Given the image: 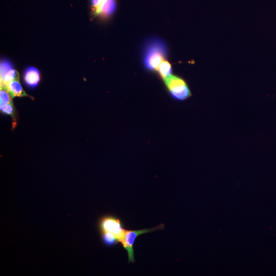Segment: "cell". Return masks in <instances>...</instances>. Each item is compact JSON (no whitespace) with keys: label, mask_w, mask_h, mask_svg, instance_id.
Wrapping results in <instances>:
<instances>
[{"label":"cell","mask_w":276,"mask_h":276,"mask_svg":"<svg viewBox=\"0 0 276 276\" xmlns=\"http://www.w3.org/2000/svg\"><path fill=\"white\" fill-rule=\"evenodd\" d=\"M144 62L150 70H158L167 55L165 43L158 39L150 40L144 48Z\"/></svg>","instance_id":"cell-1"},{"label":"cell","mask_w":276,"mask_h":276,"mask_svg":"<svg viewBox=\"0 0 276 276\" xmlns=\"http://www.w3.org/2000/svg\"><path fill=\"white\" fill-rule=\"evenodd\" d=\"M164 79L167 88L174 98L184 100L192 95L186 83L182 79L170 75Z\"/></svg>","instance_id":"cell-2"},{"label":"cell","mask_w":276,"mask_h":276,"mask_svg":"<svg viewBox=\"0 0 276 276\" xmlns=\"http://www.w3.org/2000/svg\"><path fill=\"white\" fill-rule=\"evenodd\" d=\"M163 224L159 225L155 228L143 229L138 231H128L125 232L124 243L122 244L124 249L127 251L129 263H135L134 251L133 245L137 237L141 235L158 230L163 229Z\"/></svg>","instance_id":"cell-3"},{"label":"cell","mask_w":276,"mask_h":276,"mask_svg":"<svg viewBox=\"0 0 276 276\" xmlns=\"http://www.w3.org/2000/svg\"><path fill=\"white\" fill-rule=\"evenodd\" d=\"M101 228L103 232L112 234L122 244L124 243L126 230L123 229L119 220L113 217H105L101 222Z\"/></svg>","instance_id":"cell-4"},{"label":"cell","mask_w":276,"mask_h":276,"mask_svg":"<svg viewBox=\"0 0 276 276\" xmlns=\"http://www.w3.org/2000/svg\"><path fill=\"white\" fill-rule=\"evenodd\" d=\"M1 88H5L6 85L14 80H19L18 72L13 68L11 64L7 61L1 64Z\"/></svg>","instance_id":"cell-5"},{"label":"cell","mask_w":276,"mask_h":276,"mask_svg":"<svg viewBox=\"0 0 276 276\" xmlns=\"http://www.w3.org/2000/svg\"><path fill=\"white\" fill-rule=\"evenodd\" d=\"M24 80L28 86L32 88H36L40 80L39 71L34 67L29 68L25 73Z\"/></svg>","instance_id":"cell-6"},{"label":"cell","mask_w":276,"mask_h":276,"mask_svg":"<svg viewBox=\"0 0 276 276\" xmlns=\"http://www.w3.org/2000/svg\"><path fill=\"white\" fill-rule=\"evenodd\" d=\"M4 89L9 92L12 98L23 97L27 95L22 88L19 80L12 81L6 85Z\"/></svg>","instance_id":"cell-7"},{"label":"cell","mask_w":276,"mask_h":276,"mask_svg":"<svg viewBox=\"0 0 276 276\" xmlns=\"http://www.w3.org/2000/svg\"><path fill=\"white\" fill-rule=\"evenodd\" d=\"M116 9V3L115 0H104L96 11V13L103 14L104 16H110L113 13Z\"/></svg>","instance_id":"cell-8"},{"label":"cell","mask_w":276,"mask_h":276,"mask_svg":"<svg viewBox=\"0 0 276 276\" xmlns=\"http://www.w3.org/2000/svg\"><path fill=\"white\" fill-rule=\"evenodd\" d=\"M157 70L159 72V74L161 75L163 79H165L170 76L172 71L170 63L168 62L165 61L161 63Z\"/></svg>","instance_id":"cell-9"},{"label":"cell","mask_w":276,"mask_h":276,"mask_svg":"<svg viewBox=\"0 0 276 276\" xmlns=\"http://www.w3.org/2000/svg\"><path fill=\"white\" fill-rule=\"evenodd\" d=\"M8 104H13L12 97L4 88H1L0 91V106Z\"/></svg>","instance_id":"cell-10"},{"label":"cell","mask_w":276,"mask_h":276,"mask_svg":"<svg viewBox=\"0 0 276 276\" xmlns=\"http://www.w3.org/2000/svg\"><path fill=\"white\" fill-rule=\"evenodd\" d=\"M103 238L104 241L108 245H113L119 242V240L110 232H104Z\"/></svg>","instance_id":"cell-11"},{"label":"cell","mask_w":276,"mask_h":276,"mask_svg":"<svg viewBox=\"0 0 276 276\" xmlns=\"http://www.w3.org/2000/svg\"><path fill=\"white\" fill-rule=\"evenodd\" d=\"M1 111L7 115L13 116L14 115V108L13 104H8L0 106Z\"/></svg>","instance_id":"cell-12"},{"label":"cell","mask_w":276,"mask_h":276,"mask_svg":"<svg viewBox=\"0 0 276 276\" xmlns=\"http://www.w3.org/2000/svg\"><path fill=\"white\" fill-rule=\"evenodd\" d=\"M103 1L104 0H92V5L95 9V12L99 8Z\"/></svg>","instance_id":"cell-13"}]
</instances>
